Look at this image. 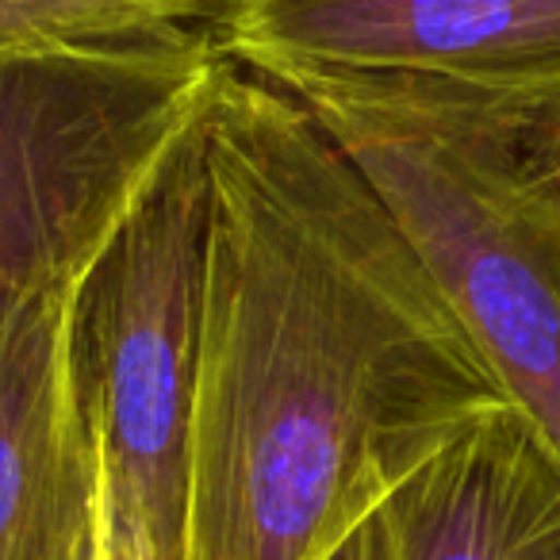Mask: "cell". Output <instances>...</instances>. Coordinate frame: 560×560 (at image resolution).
Here are the masks:
<instances>
[{"label":"cell","instance_id":"cell-7","mask_svg":"<svg viewBox=\"0 0 560 560\" xmlns=\"http://www.w3.org/2000/svg\"><path fill=\"white\" fill-rule=\"evenodd\" d=\"M381 511L396 560H560V453L499 404L430 453Z\"/></svg>","mask_w":560,"mask_h":560},{"label":"cell","instance_id":"cell-5","mask_svg":"<svg viewBox=\"0 0 560 560\" xmlns=\"http://www.w3.org/2000/svg\"><path fill=\"white\" fill-rule=\"evenodd\" d=\"M219 47L272 85L427 89L560 158V0H254L219 27Z\"/></svg>","mask_w":560,"mask_h":560},{"label":"cell","instance_id":"cell-6","mask_svg":"<svg viewBox=\"0 0 560 560\" xmlns=\"http://www.w3.org/2000/svg\"><path fill=\"white\" fill-rule=\"evenodd\" d=\"M73 284L0 335V560H89L96 457L70 369Z\"/></svg>","mask_w":560,"mask_h":560},{"label":"cell","instance_id":"cell-2","mask_svg":"<svg viewBox=\"0 0 560 560\" xmlns=\"http://www.w3.org/2000/svg\"><path fill=\"white\" fill-rule=\"evenodd\" d=\"M280 89L376 188L506 404L560 453V158L415 85L300 78Z\"/></svg>","mask_w":560,"mask_h":560},{"label":"cell","instance_id":"cell-1","mask_svg":"<svg viewBox=\"0 0 560 560\" xmlns=\"http://www.w3.org/2000/svg\"><path fill=\"white\" fill-rule=\"evenodd\" d=\"M180 560H327L503 388L376 188L223 58Z\"/></svg>","mask_w":560,"mask_h":560},{"label":"cell","instance_id":"cell-10","mask_svg":"<svg viewBox=\"0 0 560 560\" xmlns=\"http://www.w3.org/2000/svg\"><path fill=\"white\" fill-rule=\"evenodd\" d=\"M327 560H396V552H392V534H388V518H384V511L369 514V518L361 522V526L353 529V534L346 537V541L338 545V549L330 552Z\"/></svg>","mask_w":560,"mask_h":560},{"label":"cell","instance_id":"cell-9","mask_svg":"<svg viewBox=\"0 0 560 560\" xmlns=\"http://www.w3.org/2000/svg\"><path fill=\"white\" fill-rule=\"evenodd\" d=\"M96 506H93V552L89 560H162L154 549V537L142 518V511L135 506V499L127 495V488L116 480V472L108 468V460L96 453Z\"/></svg>","mask_w":560,"mask_h":560},{"label":"cell","instance_id":"cell-3","mask_svg":"<svg viewBox=\"0 0 560 560\" xmlns=\"http://www.w3.org/2000/svg\"><path fill=\"white\" fill-rule=\"evenodd\" d=\"M215 32L0 58V335L73 284L200 112Z\"/></svg>","mask_w":560,"mask_h":560},{"label":"cell","instance_id":"cell-4","mask_svg":"<svg viewBox=\"0 0 560 560\" xmlns=\"http://www.w3.org/2000/svg\"><path fill=\"white\" fill-rule=\"evenodd\" d=\"M203 284L208 162L196 112L81 272L70 304V369L89 434L162 560L185 549Z\"/></svg>","mask_w":560,"mask_h":560},{"label":"cell","instance_id":"cell-8","mask_svg":"<svg viewBox=\"0 0 560 560\" xmlns=\"http://www.w3.org/2000/svg\"><path fill=\"white\" fill-rule=\"evenodd\" d=\"M254 0H0V58L215 32Z\"/></svg>","mask_w":560,"mask_h":560}]
</instances>
